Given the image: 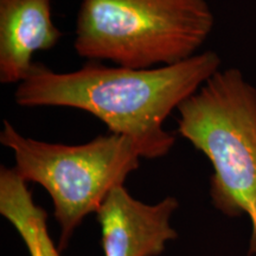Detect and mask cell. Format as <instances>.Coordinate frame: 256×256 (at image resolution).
Segmentation results:
<instances>
[{"mask_svg":"<svg viewBox=\"0 0 256 256\" xmlns=\"http://www.w3.org/2000/svg\"><path fill=\"white\" fill-rule=\"evenodd\" d=\"M214 51L174 66L133 69L88 60L75 72H57L34 63L17 84L16 104L24 108L64 107L94 115L110 133L132 140L142 158L165 156L176 136L164 124L171 113L220 70Z\"/></svg>","mask_w":256,"mask_h":256,"instance_id":"obj_1","label":"cell"},{"mask_svg":"<svg viewBox=\"0 0 256 256\" xmlns=\"http://www.w3.org/2000/svg\"><path fill=\"white\" fill-rule=\"evenodd\" d=\"M212 28L206 0H81L74 49L88 60L151 69L197 55Z\"/></svg>","mask_w":256,"mask_h":256,"instance_id":"obj_2","label":"cell"},{"mask_svg":"<svg viewBox=\"0 0 256 256\" xmlns=\"http://www.w3.org/2000/svg\"><path fill=\"white\" fill-rule=\"evenodd\" d=\"M178 133L210 160L214 206L248 216L256 255V88L238 69L217 72L178 107Z\"/></svg>","mask_w":256,"mask_h":256,"instance_id":"obj_3","label":"cell"},{"mask_svg":"<svg viewBox=\"0 0 256 256\" xmlns=\"http://www.w3.org/2000/svg\"><path fill=\"white\" fill-rule=\"evenodd\" d=\"M0 142L14 152V171L49 194L60 230V250L83 220L98 212L114 188L124 186L142 159L126 136L110 133L81 145L46 142L24 136L6 119Z\"/></svg>","mask_w":256,"mask_h":256,"instance_id":"obj_4","label":"cell"},{"mask_svg":"<svg viewBox=\"0 0 256 256\" xmlns=\"http://www.w3.org/2000/svg\"><path fill=\"white\" fill-rule=\"evenodd\" d=\"M178 206L172 196L147 204L124 186L114 188L96 212L104 256H159L178 236L171 226Z\"/></svg>","mask_w":256,"mask_h":256,"instance_id":"obj_5","label":"cell"},{"mask_svg":"<svg viewBox=\"0 0 256 256\" xmlns=\"http://www.w3.org/2000/svg\"><path fill=\"white\" fill-rule=\"evenodd\" d=\"M52 0H0V82L19 84L31 72L37 51L62 38L52 20Z\"/></svg>","mask_w":256,"mask_h":256,"instance_id":"obj_6","label":"cell"},{"mask_svg":"<svg viewBox=\"0 0 256 256\" xmlns=\"http://www.w3.org/2000/svg\"><path fill=\"white\" fill-rule=\"evenodd\" d=\"M0 214L17 230L30 256H60L48 230L46 211L37 206L14 168H0Z\"/></svg>","mask_w":256,"mask_h":256,"instance_id":"obj_7","label":"cell"}]
</instances>
